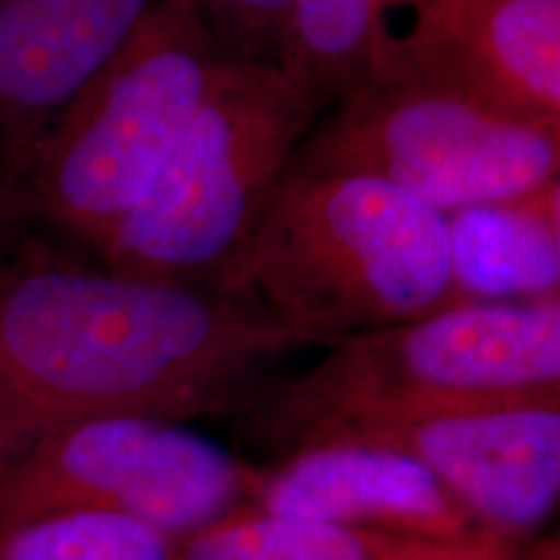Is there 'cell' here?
Here are the masks:
<instances>
[{
	"instance_id": "obj_11",
	"label": "cell",
	"mask_w": 560,
	"mask_h": 560,
	"mask_svg": "<svg viewBox=\"0 0 560 560\" xmlns=\"http://www.w3.org/2000/svg\"><path fill=\"white\" fill-rule=\"evenodd\" d=\"M392 50L560 130V0H429Z\"/></svg>"
},
{
	"instance_id": "obj_4",
	"label": "cell",
	"mask_w": 560,
	"mask_h": 560,
	"mask_svg": "<svg viewBox=\"0 0 560 560\" xmlns=\"http://www.w3.org/2000/svg\"><path fill=\"white\" fill-rule=\"evenodd\" d=\"M327 104L278 62L231 60L104 268L219 291Z\"/></svg>"
},
{
	"instance_id": "obj_8",
	"label": "cell",
	"mask_w": 560,
	"mask_h": 560,
	"mask_svg": "<svg viewBox=\"0 0 560 560\" xmlns=\"http://www.w3.org/2000/svg\"><path fill=\"white\" fill-rule=\"evenodd\" d=\"M330 441L408 454L450 490L475 527L516 548L560 506V400L416 412Z\"/></svg>"
},
{
	"instance_id": "obj_17",
	"label": "cell",
	"mask_w": 560,
	"mask_h": 560,
	"mask_svg": "<svg viewBox=\"0 0 560 560\" xmlns=\"http://www.w3.org/2000/svg\"><path fill=\"white\" fill-rule=\"evenodd\" d=\"M42 433L37 420L32 418V412L26 410V405L21 402V397L13 389L9 371L0 359V462L11 459L13 454L32 444Z\"/></svg>"
},
{
	"instance_id": "obj_14",
	"label": "cell",
	"mask_w": 560,
	"mask_h": 560,
	"mask_svg": "<svg viewBox=\"0 0 560 560\" xmlns=\"http://www.w3.org/2000/svg\"><path fill=\"white\" fill-rule=\"evenodd\" d=\"M182 540L117 514L70 511L0 529V560H177Z\"/></svg>"
},
{
	"instance_id": "obj_15",
	"label": "cell",
	"mask_w": 560,
	"mask_h": 560,
	"mask_svg": "<svg viewBox=\"0 0 560 560\" xmlns=\"http://www.w3.org/2000/svg\"><path fill=\"white\" fill-rule=\"evenodd\" d=\"M231 60L278 62L293 0H192Z\"/></svg>"
},
{
	"instance_id": "obj_18",
	"label": "cell",
	"mask_w": 560,
	"mask_h": 560,
	"mask_svg": "<svg viewBox=\"0 0 560 560\" xmlns=\"http://www.w3.org/2000/svg\"><path fill=\"white\" fill-rule=\"evenodd\" d=\"M529 206L540 213L545 229H548L552 252H556L558 270H560V174L550 182L548 187H545V192L540 195V198L532 200Z\"/></svg>"
},
{
	"instance_id": "obj_13",
	"label": "cell",
	"mask_w": 560,
	"mask_h": 560,
	"mask_svg": "<svg viewBox=\"0 0 560 560\" xmlns=\"http://www.w3.org/2000/svg\"><path fill=\"white\" fill-rule=\"evenodd\" d=\"M412 542L242 506L182 540L177 560H389Z\"/></svg>"
},
{
	"instance_id": "obj_19",
	"label": "cell",
	"mask_w": 560,
	"mask_h": 560,
	"mask_svg": "<svg viewBox=\"0 0 560 560\" xmlns=\"http://www.w3.org/2000/svg\"><path fill=\"white\" fill-rule=\"evenodd\" d=\"M520 560H556V558H552L550 552L545 550L542 542H535V545H529V548L522 550Z\"/></svg>"
},
{
	"instance_id": "obj_9",
	"label": "cell",
	"mask_w": 560,
	"mask_h": 560,
	"mask_svg": "<svg viewBox=\"0 0 560 560\" xmlns=\"http://www.w3.org/2000/svg\"><path fill=\"white\" fill-rule=\"evenodd\" d=\"M161 0H0V174L125 50Z\"/></svg>"
},
{
	"instance_id": "obj_12",
	"label": "cell",
	"mask_w": 560,
	"mask_h": 560,
	"mask_svg": "<svg viewBox=\"0 0 560 560\" xmlns=\"http://www.w3.org/2000/svg\"><path fill=\"white\" fill-rule=\"evenodd\" d=\"M429 0H293L278 66L310 86L327 109L376 73L395 45V11Z\"/></svg>"
},
{
	"instance_id": "obj_7",
	"label": "cell",
	"mask_w": 560,
	"mask_h": 560,
	"mask_svg": "<svg viewBox=\"0 0 560 560\" xmlns=\"http://www.w3.org/2000/svg\"><path fill=\"white\" fill-rule=\"evenodd\" d=\"M255 475L257 467L177 420H73L0 462V529L96 511L187 540L247 506Z\"/></svg>"
},
{
	"instance_id": "obj_20",
	"label": "cell",
	"mask_w": 560,
	"mask_h": 560,
	"mask_svg": "<svg viewBox=\"0 0 560 560\" xmlns=\"http://www.w3.org/2000/svg\"><path fill=\"white\" fill-rule=\"evenodd\" d=\"M542 545H545V550H548L552 558L560 560V535L552 537V540H542Z\"/></svg>"
},
{
	"instance_id": "obj_5",
	"label": "cell",
	"mask_w": 560,
	"mask_h": 560,
	"mask_svg": "<svg viewBox=\"0 0 560 560\" xmlns=\"http://www.w3.org/2000/svg\"><path fill=\"white\" fill-rule=\"evenodd\" d=\"M223 62L198 5L161 0L11 185L37 219L100 255L149 195Z\"/></svg>"
},
{
	"instance_id": "obj_16",
	"label": "cell",
	"mask_w": 560,
	"mask_h": 560,
	"mask_svg": "<svg viewBox=\"0 0 560 560\" xmlns=\"http://www.w3.org/2000/svg\"><path fill=\"white\" fill-rule=\"evenodd\" d=\"M524 548H516L486 532L462 540H418L389 560H520Z\"/></svg>"
},
{
	"instance_id": "obj_10",
	"label": "cell",
	"mask_w": 560,
	"mask_h": 560,
	"mask_svg": "<svg viewBox=\"0 0 560 560\" xmlns=\"http://www.w3.org/2000/svg\"><path fill=\"white\" fill-rule=\"evenodd\" d=\"M244 509L410 540H462L480 532L420 462L355 441L304 446L257 467Z\"/></svg>"
},
{
	"instance_id": "obj_6",
	"label": "cell",
	"mask_w": 560,
	"mask_h": 560,
	"mask_svg": "<svg viewBox=\"0 0 560 560\" xmlns=\"http://www.w3.org/2000/svg\"><path fill=\"white\" fill-rule=\"evenodd\" d=\"M291 170L382 179L446 215L511 210L560 174V130L389 50L322 115Z\"/></svg>"
},
{
	"instance_id": "obj_1",
	"label": "cell",
	"mask_w": 560,
	"mask_h": 560,
	"mask_svg": "<svg viewBox=\"0 0 560 560\" xmlns=\"http://www.w3.org/2000/svg\"><path fill=\"white\" fill-rule=\"evenodd\" d=\"M314 332L202 285L39 265L0 283V359L45 433L104 416L179 420L244 408Z\"/></svg>"
},
{
	"instance_id": "obj_3",
	"label": "cell",
	"mask_w": 560,
	"mask_h": 560,
	"mask_svg": "<svg viewBox=\"0 0 560 560\" xmlns=\"http://www.w3.org/2000/svg\"><path fill=\"white\" fill-rule=\"evenodd\" d=\"M219 291L327 346L475 296L452 215L382 179L293 170Z\"/></svg>"
},
{
	"instance_id": "obj_2",
	"label": "cell",
	"mask_w": 560,
	"mask_h": 560,
	"mask_svg": "<svg viewBox=\"0 0 560 560\" xmlns=\"http://www.w3.org/2000/svg\"><path fill=\"white\" fill-rule=\"evenodd\" d=\"M532 400H560V293L467 296L346 335L244 410L283 457L374 420Z\"/></svg>"
}]
</instances>
